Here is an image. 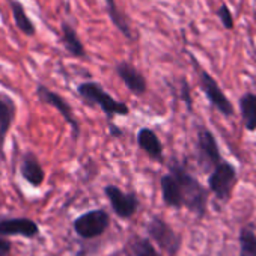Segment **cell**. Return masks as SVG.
I'll return each instance as SVG.
<instances>
[{"label":"cell","mask_w":256,"mask_h":256,"mask_svg":"<svg viewBox=\"0 0 256 256\" xmlns=\"http://www.w3.org/2000/svg\"><path fill=\"white\" fill-rule=\"evenodd\" d=\"M36 96H38V100H40L41 102L54 107V108L62 114V118L70 124L74 138H78V134H80L78 122H77V119H76V116H74V113H72L71 106L66 102V100H65L62 95H59V94L50 90L46 84H38V86H36Z\"/></svg>","instance_id":"5b68a950"},{"label":"cell","mask_w":256,"mask_h":256,"mask_svg":"<svg viewBox=\"0 0 256 256\" xmlns=\"http://www.w3.org/2000/svg\"><path fill=\"white\" fill-rule=\"evenodd\" d=\"M235 176H236L235 168L226 162H222L220 164L216 166V169L208 176V187L218 199L228 200L230 196Z\"/></svg>","instance_id":"8992f818"},{"label":"cell","mask_w":256,"mask_h":256,"mask_svg":"<svg viewBox=\"0 0 256 256\" xmlns=\"http://www.w3.org/2000/svg\"><path fill=\"white\" fill-rule=\"evenodd\" d=\"M77 92L78 95L90 102V104H96L101 107V110L108 116V119L114 114H119V116H125L128 114V106L124 104V102H119L116 101L112 95H108L100 83H95V82H84V83H80L78 88H77Z\"/></svg>","instance_id":"7a4b0ae2"},{"label":"cell","mask_w":256,"mask_h":256,"mask_svg":"<svg viewBox=\"0 0 256 256\" xmlns=\"http://www.w3.org/2000/svg\"><path fill=\"white\" fill-rule=\"evenodd\" d=\"M146 230L150 236L168 253L176 254L181 248V238L180 235L160 217H154L148 222Z\"/></svg>","instance_id":"277c9868"},{"label":"cell","mask_w":256,"mask_h":256,"mask_svg":"<svg viewBox=\"0 0 256 256\" xmlns=\"http://www.w3.org/2000/svg\"><path fill=\"white\" fill-rule=\"evenodd\" d=\"M217 17L222 22V24H223L224 29L230 30L234 28V16H232L230 10L228 8V5H224V4L220 5V8L217 10Z\"/></svg>","instance_id":"7402d4cb"},{"label":"cell","mask_w":256,"mask_h":256,"mask_svg":"<svg viewBox=\"0 0 256 256\" xmlns=\"http://www.w3.org/2000/svg\"><path fill=\"white\" fill-rule=\"evenodd\" d=\"M139 146L154 160H162L163 157V146L157 134L150 128H142L138 134Z\"/></svg>","instance_id":"2e32d148"},{"label":"cell","mask_w":256,"mask_h":256,"mask_svg":"<svg viewBox=\"0 0 256 256\" xmlns=\"http://www.w3.org/2000/svg\"><path fill=\"white\" fill-rule=\"evenodd\" d=\"M17 114V104L12 96L0 92V156H4L5 140Z\"/></svg>","instance_id":"30bf717a"},{"label":"cell","mask_w":256,"mask_h":256,"mask_svg":"<svg viewBox=\"0 0 256 256\" xmlns=\"http://www.w3.org/2000/svg\"><path fill=\"white\" fill-rule=\"evenodd\" d=\"M134 256H162L148 238H136L132 244Z\"/></svg>","instance_id":"44dd1931"},{"label":"cell","mask_w":256,"mask_h":256,"mask_svg":"<svg viewBox=\"0 0 256 256\" xmlns=\"http://www.w3.org/2000/svg\"><path fill=\"white\" fill-rule=\"evenodd\" d=\"M8 4H10V8H11V12H12L17 29L26 36H35L36 28H35L34 22L29 18L23 4L20 2V0H8Z\"/></svg>","instance_id":"5bb4252c"},{"label":"cell","mask_w":256,"mask_h":256,"mask_svg":"<svg viewBox=\"0 0 256 256\" xmlns=\"http://www.w3.org/2000/svg\"><path fill=\"white\" fill-rule=\"evenodd\" d=\"M110 134L114 136V138H118V136L120 134V130H119V128H116L113 124H110Z\"/></svg>","instance_id":"d4e9b609"},{"label":"cell","mask_w":256,"mask_h":256,"mask_svg":"<svg viewBox=\"0 0 256 256\" xmlns=\"http://www.w3.org/2000/svg\"><path fill=\"white\" fill-rule=\"evenodd\" d=\"M12 250V242L6 236H0V256H10Z\"/></svg>","instance_id":"603a6c76"},{"label":"cell","mask_w":256,"mask_h":256,"mask_svg":"<svg viewBox=\"0 0 256 256\" xmlns=\"http://www.w3.org/2000/svg\"><path fill=\"white\" fill-rule=\"evenodd\" d=\"M182 100L186 101L187 107L192 108V100H190V94H188V86L186 83V80L182 82Z\"/></svg>","instance_id":"cb8c5ba5"},{"label":"cell","mask_w":256,"mask_h":256,"mask_svg":"<svg viewBox=\"0 0 256 256\" xmlns=\"http://www.w3.org/2000/svg\"><path fill=\"white\" fill-rule=\"evenodd\" d=\"M172 175L175 176V180L180 184L184 205L192 212L202 217L206 211V200H208L206 190L202 187V184L194 176L187 174L181 166H174Z\"/></svg>","instance_id":"6da1fadb"},{"label":"cell","mask_w":256,"mask_h":256,"mask_svg":"<svg viewBox=\"0 0 256 256\" xmlns=\"http://www.w3.org/2000/svg\"><path fill=\"white\" fill-rule=\"evenodd\" d=\"M20 175L22 178L32 187L38 188L41 187V184L44 182V178H46V172L38 160V157L34 154V152H26L23 157H22V162H20Z\"/></svg>","instance_id":"8fae6325"},{"label":"cell","mask_w":256,"mask_h":256,"mask_svg":"<svg viewBox=\"0 0 256 256\" xmlns=\"http://www.w3.org/2000/svg\"><path fill=\"white\" fill-rule=\"evenodd\" d=\"M200 86H202L206 98L210 100V102L220 113H223L224 116H232L234 114V107H232L230 101L226 98L223 90L218 88L217 82L206 71H200Z\"/></svg>","instance_id":"9c48e42d"},{"label":"cell","mask_w":256,"mask_h":256,"mask_svg":"<svg viewBox=\"0 0 256 256\" xmlns=\"http://www.w3.org/2000/svg\"><path fill=\"white\" fill-rule=\"evenodd\" d=\"M106 4V10H107V14H108V18L110 22L113 23V26L128 40H133V34H132V28L128 24V20L125 17V14L118 8L114 0H104Z\"/></svg>","instance_id":"ac0fdd59"},{"label":"cell","mask_w":256,"mask_h":256,"mask_svg":"<svg viewBox=\"0 0 256 256\" xmlns=\"http://www.w3.org/2000/svg\"><path fill=\"white\" fill-rule=\"evenodd\" d=\"M240 256H256V235L248 229L240 232Z\"/></svg>","instance_id":"ffe728a7"},{"label":"cell","mask_w":256,"mask_h":256,"mask_svg":"<svg viewBox=\"0 0 256 256\" xmlns=\"http://www.w3.org/2000/svg\"><path fill=\"white\" fill-rule=\"evenodd\" d=\"M198 146H199V151H200V156L208 160V164H220L222 163V156H220V151H218V146H217V142L214 139V136L211 134V132L208 130H202L199 133V138H198Z\"/></svg>","instance_id":"4fadbf2b"},{"label":"cell","mask_w":256,"mask_h":256,"mask_svg":"<svg viewBox=\"0 0 256 256\" xmlns=\"http://www.w3.org/2000/svg\"><path fill=\"white\" fill-rule=\"evenodd\" d=\"M40 234V226L29 217H12L0 220V236H24L35 238Z\"/></svg>","instance_id":"ba28073f"},{"label":"cell","mask_w":256,"mask_h":256,"mask_svg":"<svg viewBox=\"0 0 256 256\" xmlns=\"http://www.w3.org/2000/svg\"><path fill=\"white\" fill-rule=\"evenodd\" d=\"M110 224L108 214L102 210L88 211L74 220V230L78 236L90 240L106 232Z\"/></svg>","instance_id":"3957f363"},{"label":"cell","mask_w":256,"mask_h":256,"mask_svg":"<svg viewBox=\"0 0 256 256\" xmlns=\"http://www.w3.org/2000/svg\"><path fill=\"white\" fill-rule=\"evenodd\" d=\"M116 72L125 86L130 89L134 95H144L146 92V80L145 77L128 62H119L116 65Z\"/></svg>","instance_id":"7c38bea8"},{"label":"cell","mask_w":256,"mask_h":256,"mask_svg":"<svg viewBox=\"0 0 256 256\" xmlns=\"http://www.w3.org/2000/svg\"><path fill=\"white\" fill-rule=\"evenodd\" d=\"M107 199L112 204L113 211L122 217V218H130L139 206V200L138 196L134 193H124L120 188H118L116 186H107L104 188Z\"/></svg>","instance_id":"52a82bcc"},{"label":"cell","mask_w":256,"mask_h":256,"mask_svg":"<svg viewBox=\"0 0 256 256\" xmlns=\"http://www.w3.org/2000/svg\"><path fill=\"white\" fill-rule=\"evenodd\" d=\"M162 192H163V200H164V204L168 206L181 208L184 205L180 184H178V181L175 180V176L172 174L164 175L162 178Z\"/></svg>","instance_id":"9a60e30c"},{"label":"cell","mask_w":256,"mask_h":256,"mask_svg":"<svg viewBox=\"0 0 256 256\" xmlns=\"http://www.w3.org/2000/svg\"><path fill=\"white\" fill-rule=\"evenodd\" d=\"M242 124L248 132L256 130V95L246 94L240 98Z\"/></svg>","instance_id":"d6986e66"},{"label":"cell","mask_w":256,"mask_h":256,"mask_svg":"<svg viewBox=\"0 0 256 256\" xmlns=\"http://www.w3.org/2000/svg\"><path fill=\"white\" fill-rule=\"evenodd\" d=\"M60 30H62V42L66 48V52L74 56V58H84L86 56V50L76 32V29L68 23V22H62L60 24Z\"/></svg>","instance_id":"e0dca14e"}]
</instances>
